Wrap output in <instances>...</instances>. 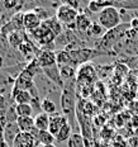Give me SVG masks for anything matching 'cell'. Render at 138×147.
<instances>
[{"instance_id":"1","label":"cell","mask_w":138,"mask_h":147,"mask_svg":"<svg viewBox=\"0 0 138 147\" xmlns=\"http://www.w3.org/2000/svg\"><path fill=\"white\" fill-rule=\"evenodd\" d=\"M76 81L65 82V86L61 93V107H62L63 115L67 117L71 127H76L75 113H76Z\"/></svg>"},{"instance_id":"2","label":"cell","mask_w":138,"mask_h":147,"mask_svg":"<svg viewBox=\"0 0 138 147\" xmlns=\"http://www.w3.org/2000/svg\"><path fill=\"white\" fill-rule=\"evenodd\" d=\"M128 29H129V23H122L120 26H118L114 29L106 30L102 38H99L98 42H95V50L113 53V52H110V50L116 47V45L125 37V32Z\"/></svg>"},{"instance_id":"3","label":"cell","mask_w":138,"mask_h":147,"mask_svg":"<svg viewBox=\"0 0 138 147\" xmlns=\"http://www.w3.org/2000/svg\"><path fill=\"white\" fill-rule=\"evenodd\" d=\"M98 23L103 27L105 30L114 29L122 24V14L120 10H118L114 7H108L103 9L98 14Z\"/></svg>"},{"instance_id":"4","label":"cell","mask_w":138,"mask_h":147,"mask_svg":"<svg viewBox=\"0 0 138 147\" xmlns=\"http://www.w3.org/2000/svg\"><path fill=\"white\" fill-rule=\"evenodd\" d=\"M32 38L42 47V50H51L50 47H52V51H53L55 47V41H56V37L51 32L44 24H41L37 29L29 32Z\"/></svg>"},{"instance_id":"5","label":"cell","mask_w":138,"mask_h":147,"mask_svg":"<svg viewBox=\"0 0 138 147\" xmlns=\"http://www.w3.org/2000/svg\"><path fill=\"white\" fill-rule=\"evenodd\" d=\"M79 15V10L70 8L66 4H60L56 9V18L62 26H66L67 29L75 30V20Z\"/></svg>"},{"instance_id":"6","label":"cell","mask_w":138,"mask_h":147,"mask_svg":"<svg viewBox=\"0 0 138 147\" xmlns=\"http://www.w3.org/2000/svg\"><path fill=\"white\" fill-rule=\"evenodd\" d=\"M95 81H96V71L91 63H84L79 66L76 71V84L82 86H90Z\"/></svg>"},{"instance_id":"7","label":"cell","mask_w":138,"mask_h":147,"mask_svg":"<svg viewBox=\"0 0 138 147\" xmlns=\"http://www.w3.org/2000/svg\"><path fill=\"white\" fill-rule=\"evenodd\" d=\"M37 62L41 69H46V67H51L56 63V51L52 50H41L37 55Z\"/></svg>"},{"instance_id":"8","label":"cell","mask_w":138,"mask_h":147,"mask_svg":"<svg viewBox=\"0 0 138 147\" xmlns=\"http://www.w3.org/2000/svg\"><path fill=\"white\" fill-rule=\"evenodd\" d=\"M42 24V20L39 19V17L37 15L34 11H24L23 13V27L24 30H32L37 29Z\"/></svg>"},{"instance_id":"9","label":"cell","mask_w":138,"mask_h":147,"mask_svg":"<svg viewBox=\"0 0 138 147\" xmlns=\"http://www.w3.org/2000/svg\"><path fill=\"white\" fill-rule=\"evenodd\" d=\"M67 123H69V119H67V117H65L63 114L57 113V114L51 115V117H50V127H48V131H50L53 136H56V134L60 132L61 128H62L63 125H66Z\"/></svg>"},{"instance_id":"10","label":"cell","mask_w":138,"mask_h":147,"mask_svg":"<svg viewBox=\"0 0 138 147\" xmlns=\"http://www.w3.org/2000/svg\"><path fill=\"white\" fill-rule=\"evenodd\" d=\"M42 72L47 76V79H50L52 82L57 85L58 88L62 90L63 86H65V82H63L62 78H61V74H60V69H58L57 65H53L51 67H46V69H42Z\"/></svg>"},{"instance_id":"11","label":"cell","mask_w":138,"mask_h":147,"mask_svg":"<svg viewBox=\"0 0 138 147\" xmlns=\"http://www.w3.org/2000/svg\"><path fill=\"white\" fill-rule=\"evenodd\" d=\"M34 141L36 138L33 137L32 133L19 132L13 141V146L14 147H34V143H33Z\"/></svg>"},{"instance_id":"12","label":"cell","mask_w":138,"mask_h":147,"mask_svg":"<svg viewBox=\"0 0 138 147\" xmlns=\"http://www.w3.org/2000/svg\"><path fill=\"white\" fill-rule=\"evenodd\" d=\"M11 99L15 103V105H18V104H30L33 102V96L29 91L17 90V89H11Z\"/></svg>"},{"instance_id":"13","label":"cell","mask_w":138,"mask_h":147,"mask_svg":"<svg viewBox=\"0 0 138 147\" xmlns=\"http://www.w3.org/2000/svg\"><path fill=\"white\" fill-rule=\"evenodd\" d=\"M91 24H93V22H91L90 18L82 11H79V15L75 20V32L77 30L79 33H88Z\"/></svg>"},{"instance_id":"14","label":"cell","mask_w":138,"mask_h":147,"mask_svg":"<svg viewBox=\"0 0 138 147\" xmlns=\"http://www.w3.org/2000/svg\"><path fill=\"white\" fill-rule=\"evenodd\" d=\"M110 7H114L118 10H138V0H110Z\"/></svg>"},{"instance_id":"15","label":"cell","mask_w":138,"mask_h":147,"mask_svg":"<svg viewBox=\"0 0 138 147\" xmlns=\"http://www.w3.org/2000/svg\"><path fill=\"white\" fill-rule=\"evenodd\" d=\"M19 132L23 133H32V131L34 129V118L33 117H18L15 121Z\"/></svg>"},{"instance_id":"16","label":"cell","mask_w":138,"mask_h":147,"mask_svg":"<svg viewBox=\"0 0 138 147\" xmlns=\"http://www.w3.org/2000/svg\"><path fill=\"white\" fill-rule=\"evenodd\" d=\"M42 24H44V26L47 27V28L50 29L52 33H53L56 38L63 33V26L60 23V20L56 18V15H55V17H52V18H50V19L44 20V22H42Z\"/></svg>"},{"instance_id":"17","label":"cell","mask_w":138,"mask_h":147,"mask_svg":"<svg viewBox=\"0 0 138 147\" xmlns=\"http://www.w3.org/2000/svg\"><path fill=\"white\" fill-rule=\"evenodd\" d=\"M24 41H26V33L22 30H14L8 36V43L13 48H19Z\"/></svg>"},{"instance_id":"18","label":"cell","mask_w":138,"mask_h":147,"mask_svg":"<svg viewBox=\"0 0 138 147\" xmlns=\"http://www.w3.org/2000/svg\"><path fill=\"white\" fill-rule=\"evenodd\" d=\"M34 127L38 131H48L50 127V115L41 112L34 117Z\"/></svg>"},{"instance_id":"19","label":"cell","mask_w":138,"mask_h":147,"mask_svg":"<svg viewBox=\"0 0 138 147\" xmlns=\"http://www.w3.org/2000/svg\"><path fill=\"white\" fill-rule=\"evenodd\" d=\"M41 110L51 117V115L57 114V105L51 98H43L41 100Z\"/></svg>"},{"instance_id":"20","label":"cell","mask_w":138,"mask_h":147,"mask_svg":"<svg viewBox=\"0 0 138 147\" xmlns=\"http://www.w3.org/2000/svg\"><path fill=\"white\" fill-rule=\"evenodd\" d=\"M36 140L38 141L42 146L55 145V142H56L55 136L50 131H38V133H37V136H36Z\"/></svg>"},{"instance_id":"21","label":"cell","mask_w":138,"mask_h":147,"mask_svg":"<svg viewBox=\"0 0 138 147\" xmlns=\"http://www.w3.org/2000/svg\"><path fill=\"white\" fill-rule=\"evenodd\" d=\"M71 136H72V127L67 123L66 125H63L60 129V132L55 136V140H56L57 143H63V142H67Z\"/></svg>"},{"instance_id":"22","label":"cell","mask_w":138,"mask_h":147,"mask_svg":"<svg viewBox=\"0 0 138 147\" xmlns=\"http://www.w3.org/2000/svg\"><path fill=\"white\" fill-rule=\"evenodd\" d=\"M15 114L18 117H32L33 105L32 104H18L15 105Z\"/></svg>"},{"instance_id":"23","label":"cell","mask_w":138,"mask_h":147,"mask_svg":"<svg viewBox=\"0 0 138 147\" xmlns=\"http://www.w3.org/2000/svg\"><path fill=\"white\" fill-rule=\"evenodd\" d=\"M106 30L103 28L102 26H100L98 22H93V24L90 26V28H89L88 33L86 34L89 37H95V38H102L104 36V33H105Z\"/></svg>"},{"instance_id":"24","label":"cell","mask_w":138,"mask_h":147,"mask_svg":"<svg viewBox=\"0 0 138 147\" xmlns=\"http://www.w3.org/2000/svg\"><path fill=\"white\" fill-rule=\"evenodd\" d=\"M23 13L24 11H19V13L14 14L11 17V20L9 23L11 24L14 30H24V27H23Z\"/></svg>"},{"instance_id":"25","label":"cell","mask_w":138,"mask_h":147,"mask_svg":"<svg viewBox=\"0 0 138 147\" xmlns=\"http://www.w3.org/2000/svg\"><path fill=\"white\" fill-rule=\"evenodd\" d=\"M84 137L79 133H73L70 140L67 141V146L69 147H84Z\"/></svg>"},{"instance_id":"26","label":"cell","mask_w":138,"mask_h":147,"mask_svg":"<svg viewBox=\"0 0 138 147\" xmlns=\"http://www.w3.org/2000/svg\"><path fill=\"white\" fill-rule=\"evenodd\" d=\"M3 5H4V8L7 9V10H17L18 13H19L20 8L24 7V3L17 1V0H5V1L3 3Z\"/></svg>"},{"instance_id":"27","label":"cell","mask_w":138,"mask_h":147,"mask_svg":"<svg viewBox=\"0 0 138 147\" xmlns=\"http://www.w3.org/2000/svg\"><path fill=\"white\" fill-rule=\"evenodd\" d=\"M88 9L91 11V13H98L99 14L100 11L103 10L104 5H103V0H93V1L88 3Z\"/></svg>"},{"instance_id":"28","label":"cell","mask_w":138,"mask_h":147,"mask_svg":"<svg viewBox=\"0 0 138 147\" xmlns=\"http://www.w3.org/2000/svg\"><path fill=\"white\" fill-rule=\"evenodd\" d=\"M62 4L69 5L70 8L75 9V10H79V7H80V1H76V0H65Z\"/></svg>"},{"instance_id":"29","label":"cell","mask_w":138,"mask_h":147,"mask_svg":"<svg viewBox=\"0 0 138 147\" xmlns=\"http://www.w3.org/2000/svg\"><path fill=\"white\" fill-rule=\"evenodd\" d=\"M129 28L138 33V17H133L129 20Z\"/></svg>"},{"instance_id":"30","label":"cell","mask_w":138,"mask_h":147,"mask_svg":"<svg viewBox=\"0 0 138 147\" xmlns=\"http://www.w3.org/2000/svg\"><path fill=\"white\" fill-rule=\"evenodd\" d=\"M5 108H7V99L4 94H0V110H5Z\"/></svg>"},{"instance_id":"31","label":"cell","mask_w":138,"mask_h":147,"mask_svg":"<svg viewBox=\"0 0 138 147\" xmlns=\"http://www.w3.org/2000/svg\"><path fill=\"white\" fill-rule=\"evenodd\" d=\"M4 67V59H3V56H0V70Z\"/></svg>"},{"instance_id":"32","label":"cell","mask_w":138,"mask_h":147,"mask_svg":"<svg viewBox=\"0 0 138 147\" xmlns=\"http://www.w3.org/2000/svg\"><path fill=\"white\" fill-rule=\"evenodd\" d=\"M42 147H56V145H48V146H42Z\"/></svg>"}]
</instances>
